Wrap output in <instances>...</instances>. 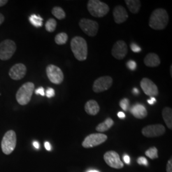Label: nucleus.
Here are the masks:
<instances>
[{
    "label": "nucleus",
    "mask_w": 172,
    "mask_h": 172,
    "mask_svg": "<svg viewBox=\"0 0 172 172\" xmlns=\"http://www.w3.org/2000/svg\"><path fill=\"white\" fill-rule=\"evenodd\" d=\"M169 16L166 10L163 9L154 10L149 18V26L154 30H162L167 26Z\"/></svg>",
    "instance_id": "obj_1"
},
{
    "label": "nucleus",
    "mask_w": 172,
    "mask_h": 172,
    "mask_svg": "<svg viewBox=\"0 0 172 172\" xmlns=\"http://www.w3.org/2000/svg\"><path fill=\"white\" fill-rule=\"evenodd\" d=\"M71 49L78 61H85L87 57V44L84 38L75 36L71 40Z\"/></svg>",
    "instance_id": "obj_2"
},
{
    "label": "nucleus",
    "mask_w": 172,
    "mask_h": 172,
    "mask_svg": "<svg viewBox=\"0 0 172 172\" xmlns=\"http://www.w3.org/2000/svg\"><path fill=\"white\" fill-rule=\"evenodd\" d=\"M34 89V84L33 82H26L19 89L16 93V99L21 105L28 104L33 95Z\"/></svg>",
    "instance_id": "obj_3"
},
{
    "label": "nucleus",
    "mask_w": 172,
    "mask_h": 172,
    "mask_svg": "<svg viewBox=\"0 0 172 172\" xmlns=\"http://www.w3.org/2000/svg\"><path fill=\"white\" fill-rule=\"evenodd\" d=\"M87 10L95 17H103L108 13L110 9L106 3L99 0H89L87 3Z\"/></svg>",
    "instance_id": "obj_4"
},
{
    "label": "nucleus",
    "mask_w": 172,
    "mask_h": 172,
    "mask_svg": "<svg viewBox=\"0 0 172 172\" xmlns=\"http://www.w3.org/2000/svg\"><path fill=\"white\" fill-rule=\"evenodd\" d=\"M17 144V136L14 131L9 130L5 134L1 141V149L6 155H9L14 150Z\"/></svg>",
    "instance_id": "obj_5"
},
{
    "label": "nucleus",
    "mask_w": 172,
    "mask_h": 172,
    "mask_svg": "<svg viewBox=\"0 0 172 172\" xmlns=\"http://www.w3.org/2000/svg\"><path fill=\"white\" fill-rule=\"evenodd\" d=\"M17 47L15 43L11 40H5L0 43V60L7 61L14 54Z\"/></svg>",
    "instance_id": "obj_6"
},
{
    "label": "nucleus",
    "mask_w": 172,
    "mask_h": 172,
    "mask_svg": "<svg viewBox=\"0 0 172 172\" xmlns=\"http://www.w3.org/2000/svg\"><path fill=\"white\" fill-rule=\"evenodd\" d=\"M108 137L106 135L102 133H93L86 136L84 140L82 142L83 147L88 149V148L98 146L99 145L104 143Z\"/></svg>",
    "instance_id": "obj_7"
},
{
    "label": "nucleus",
    "mask_w": 172,
    "mask_h": 172,
    "mask_svg": "<svg viewBox=\"0 0 172 172\" xmlns=\"http://www.w3.org/2000/svg\"><path fill=\"white\" fill-rule=\"evenodd\" d=\"M79 26L82 31L89 36H96L98 32V23L89 19H82L79 21Z\"/></svg>",
    "instance_id": "obj_8"
},
{
    "label": "nucleus",
    "mask_w": 172,
    "mask_h": 172,
    "mask_svg": "<svg viewBox=\"0 0 172 172\" xmlns=\"http://www.w3.org/2000/svg\"><path fill=\"white\" fill-rule=\"evenodd\" d=\"M47 75L50 81L54 84H60L64 80V74L58 66L49 64L46 68Z\"/></svg>",
    "instance_id": "obj_9"
},
{
    "label": "nucleus",
    "mask_w": 172,
    "mask_h": 172,
    "mask_svg": "<svg viewBox=\"0 0 172 172\" xmlns=\"http://www.w3.org/2000/svg\"><path fill=\"white\" fill-rule=\"evenodd\" d=\"M103 158L106 163L111 168L120 169L124 167V164L120 159L119 154L114 150L107 152L104 154Z\"/></svg>",
    "instance_id": "obj_10"
},
{
    "label": "nucleus",
    "mask_w": 172,
    "mask_h": 172,
    "mask_svg": "<svg viewBox=\"0 0 172 172\" xmlns=\"http://www.w3.org/2000/svg\"><path fill=\"white\" fill-rule=\"evenodd\" d=\"M165 126L162 124H152L144 127L142 130V133L147 138H154L163 135L165 133Z\"/></svg>",
    "instance_id": "obj_11"
},
{
    "label": "nucleus",
    "mask_w": 172,
    "mask_h": 172,
    "mask_svg": "<svg viewBox=\"0 0 172 172\" xmlns=\"http://www.w3.org/2000/svg\"><path fill=\"white\" fill-rule=\"evenodd\" d=\"M113 79L111 77L104 76L96 79L93 85V91L95 93H101L108 90L111 87Z\"/></svg>",
    "instance_id": "obj_12"
},
{
    "label": "nucleus",
    "mask_w": 172,
    "mask_h": 172,
    "mask_svg": "<svg viewBox=\"0 0 172 172\" xmlns=\"http://www.w3.org/2000/svg\"><path fill=\"white\" fill-rule=\"evenodd\" d=\"M128 51V45L126 42L122 40H119L115 43L112 47V55L117 60H121L126 57Z\"/></svg>",
    "instance_id": "obj_13"
},
{
    "label": "nucleus",
    "mask_w": 172,
    "mask_h": 172,
    "mask_svg": "<svg viewBox=\"0 0 172 172\" xmlns=\"http://www.w3.org/2000/svg\"><path fill=\"white\" fill-rule=\"evenodd\" d=\"M140 86L144 93L146 95L150 96V97L157 96L159 94V91H158L157 85L152 80L147 79V78H143L142 79Z\"/></svg>",
    "instance_id": "obj_14"
},
{
    "label": "nucleus",
    "mask_w": 172,
    "mask_h": 172,
    "mask_svg": "<svg viewBox=\"0 0 172 172\" xmlns=\"http://www.w3.org/2000/svg\"><path fill=\"white\" fill-rule=\"evenodd\" d=\"M27 72L26 66L22 63H17L13 65L9 71V76L14 80H19L25 77Z\"/></svg>",
    "instance_id": "obj_15"
},
{
    "label": "nucleus",
    "mask_w": 172,
    "mask_h": 172,
    "mask_svg": "<svg viewBox=\"0 0 172 172\" xmlns=\"http://www.w3.org/2000/svg\"><path fill=\"white\" fill-rule=\"evenodd\" d=\"M114 21L115 23L121 24L128 19V14L124 7L120 5L116 6L113 11Z\"/></svg>",
    "instance_id": "obj_16"
},
{
    "label": "nucleus",
    "mask_w": 172,
    "mask_h": 172,
    "mask_svg": "<svg viewBox=\"0 0 172 172\" xmlns=\"http://www.w3.org/2000/svg\"><path fill=\"white\" fill-rule=\"evenodd\" d=\"M131 114L137 119H144L147 115V111L144 105L141 104H136L133 105L130 110Z\"/></svg>",
    "instance_id": "obj_17"
},
{
    "label": "nucleus",
    "mask_w": 172,
    "mask_h": 172,
    "mask_svg": "<svg viewBox=\"0 0 172 172\" xmlns=\"http://www.w3.org/2000/svg\"><path fill=\"white\" fill-rule=\"evenodd\" d=\"M144 64L148 67H156L161 64L159 57L155 53H149L144 58Z\"/></svg>",
    "instance_id": "obj_18"
},
{
    "label": "nucleus",
    "mask_w": 172,
    "mask_h": 172,
    "mask_svg": "<svg viewBox=\"0 0 172 172\" xmlns=\"http://www.w3.org/2000/svg\"><path fill=\"white\" fill-rule=\"evenodd\" d=\"M99 109L100 108L98 102L94 99L88 101L85 105V111L90 115H97L99 112Z\"/></svg>",
    "instance_id": "obj_19"
},
{
    "label": "nucleus",
    "mask_w": 172,
    "mask_h": 172,
    "mask_svg": "<svg viewBox=\"0 0 172 172\" xmlns=\"http://www.w3.org/2000/svg\"><path fill=\"white\" fill-rule=\"evenodd\" d=\"M163 118L167 127L172 129V110L170 107H165L162 112Z\"/></svg>",
    "instance_id": "obj_20"
},
{
    "label": "nucleus",
    "mask_w": 172,
    "mask_h": 172,
    "mask_svg": "<svg viewBox=\"0 0 172 172\" xmlns=\"http://www.w3.org/2000/svg\"><path fill=\"white\" fill-rule=\"evenodd\" d=\"M125 3L127 5L130 11L134 14H136L140 10V1H138V0H126Z\"/></svg>",
    "instance_id": "obj_21"
},
{
    "label": "nucleus",
    "mask_w": 172,
    "mask_h": 172,
    "mask_svg": "<svg viewBox=\"0 0 172 172\" xmlns=\"http://www.w3.org/2000/svg\"><path fill=\"white\" fill-rule=\"evenodd\" d=\"M114 120H113L111 118H107L104 122L99 124L96 126V130L99 133L105 132V131H107V130H108L110 128H112V126L114 125Z\"/></svg>",
    "instance_id": "obj_22"
},
{
    "label": "nucleus",
    "mask_w": 172,
    "mask_h": 172,
    "mask_svg": "<svg viewBox=\"0 0 172 172\" xmlns=\"http://www.w3.org/2000/svg\"><path fill=\"white\" fill-rule=\"evenodd\" d=\"M29 19L31 24L36 28H40L43 26V20L44 19L40 15L33 14L29 17Z\"/></svg>",
    "instance_id": "obj_23"
},
{
    "label": "nucleus",
    "mask_w": 172,
    "mask_h": 172,
    "mask_svg": "<svg viewBox=\"0 0 172 172\" xmlns=\"http://www.w3.org/2000/svg\"><path fill=\"white\" fill-rule=\"evenodd\" d=\"M52 15L59 20L64 19L66 17V13L64 10L60 7H54L52 10Z\"/></svg>",
    "instance_id": "obj_24"
},
{
    "label": "nucleus",
    "mask_w": 172,
    "mask_h": 172,
    "mask_svg": "<svg viewBox=\"0 0 172 172\" xmlns=\"http://www.w3.org/2000/svg\"><path fill=\"white\" fill-rule=\"evenodd\" d=\"M68 36L66 33H60L55 37V42L58 45H64L68 41Z\"/></svg>",
    "instance_id": "obj_25"
},
{
    "label": "nucleus",
    "mask_w": 172,
    "mask_h": 172,
    "mask_svg": "<svg viewBox=\"0 0 172 172\" xmlns=\"http://www.w3.org/2000/svg\"><path fill=\"white\" fill-rule=\"evenodd\" d=\"M57 22L54 19H49L45 23V29L50 33L54 32L56 29Z\"/></svg>",
    "instance_id": "obj_26"
},
{
    "label": "nucleus",
    "mask_w": 172,
    "mask_h": 172,
    "mask_svg": "<svg viewBox=\"0 0 172 172\" xmlns=\"http://www.w3.org/2000/svg\"><path fill=\"white\" fill-rule=\"evenodd\" d=\"M146 155L151 159H155L158 158L157 149L156 147H153L146 150Z\"/></svg>",
    "instance_id": "obj_27"
},
{
    "label": "nucleus",
    "mask_w": 172,
    "mask_h": 172,
    "mask_svg": "<svg viewBox=\"0 0 172 172\" xmlns=\"http://www.w3.org/2000/svg\"><path fill=\"white\" fill-rule=\"evenodd\" d=\"M119 105L122 110L124 111H128L130 107V101L127 98H123L120 100Z\"/></svg>",
    "instance_id": "obj_28"
},
{
    "label": "nucleus",
    "mask_w": 172,
    "mask_h": 172,
    "mask_svg": "<svg viewBox=\"0 0 172 172\" xmlns=\"http://www.w3.org/2000/svg\"><path fill=\"white\" fill-rule=\"evenodd\" d=\"M127 67L131 70H135L136 68V63L135 61L130 60L127 63Z\"/></svg>",
    "instance_id": "obj_29"
},
{
    "label": "nucleus",
    "mask_w": 172,
    "mask_h": 172,
    "mask_svg": "<svg viewBox=\"0 0 172 172\" xmlns=\"http://www.w3.org/2000/svg\"><path fill=\"white\" fill-rule=\"evenodd\" d=\"M46 96L47 97L49 98L54 97V96H55V91L54 90V89L50 87L47 88L46 91Z\"/></svg>",
    "instance_id": "obj_30"
},
{
    "label": "nucleus",
    "mask_w": 172,
    "mask_h": 172,
    "mask_svg": "<svg viewBox=\"0 0 172 172\" xmlns=\"http://www.w3.org/2000/svg\"><path fill=\"white\" fill-rule=\"evenodd\" d=\"M131 49L133 52H135V53H138L140 52L141 51V48L138 45H136L135 43H132L131 44Z\"/></svg>",
    "instance_id": "obj_31"
},
{
    "label": "nucleus",
    "mask_w": 172,
    "mask_h": 172,
    "mask_svg": "<svg viewBox=\"0 0 172 172\" xmlns=\"http://www.w3.org/2000/svg\"><path fill=\"white\" fill-rule=\"evenodd\" d=\"M137 163L139 165H142L145 166L148 165V161L146 157H140L138 159H137Z\"/></svg>",
    "instance_id": "obj_32"
},
{
    "label": "nucleus",
    "mask_w": 172,
    "mask_h": 172,
    "mask_svg": "<svg viewBox=\"0 0 172 172\" xmlns=\"http://www.w3.org/2000/svg\"><path fill=\"white\" fill-rule=\"evenodd\" d=\"M35 94L38 95H41L42 96H45V91L44 87H40L35 90Z\"/></svg>",
    "instance_id": "obj_33"
},
{
    "label": "nucleus",
    "mask_w": 172,
    "mask_h": 172,
    "mask_svg": "<svg viewBox=\"0 0 172 172\" xmlns=\"http://www.w3.org/2000/svg\"><path fill=\"white\" fill-rule=\"evenodd\" d=\"M166 171L172 172V159H170L168 160L167 165H166Z\"/></svg>",
    "instance_id": "obj_34"
},
{
    "label": "nucleus",
    "mask_w": 172,
    "mask_h": 172,
    "mask_svg": "<svg viewBox=\"0 0 172 172\" xmlns=\"http://www.w3.org/2000/svg\"><path fill=\"white\" fill-rule=\"evenodd\" d=\"M147 102L148 103L152 105H154L155 102H156V99H155L154 97H150V99H148L147 100Z\"/></svg>",
    "instance_id": "obj_35"
},
{
    "label": "nucleus",
    "mask_w": 172,
    "mask_h": 172,
    "mask_svg": "<svg viewBox=\"0 0 172 172\" xmlns=\"http://www.w3.org/2000/svg\"><path fill=\"white\" fill-rule=\"evenodd\" d=\"M123 159H124V162L126 164H130V156H129V155L125 154L123 156Z\"/></svg>",
    "instance_id": "obj_36"
},
{
    "label": "nucleus",
    "mask_w": 172,
    "mask_h": 172,
    "mask_svg": "<svg viewBox=\"0 0 172 172\" xmlns=\"http://www.w3.org/2000/svg\"><path fill=\"white\" fill-rule=\"evenodd\" d=\"M44 145H45V149H46V150L50 151V150H51V146H50V144L49 142H45Z\"/></svg>",
    "instance_id": "obj_37"
},
{
    "label": "nucleus",
    "mask_w": 172,
    "mask_h": 172,
    "mask_svg": "<svg viewBox=\"0 0 172 172\" xmlns=\"http://www.w3.org/2000/svg\"><path fill=\"white\" fill-rule=\"evenodd\" d=\"M117 116L119 117L120 118V119H124L125 117H126V115H125V114L124 112H118Z\"/></svg>",
    "instance_id": "obj_38"
},
{
    "label": "nucleus",
    "mask_w": 172,
    "mask_h": 172,
    "mask_svg": "<svg viewBox=\"0 0 172 172\" xmlns=\"http://www.w3.org/2000/svg\"><path fill=\"white\" fill-rule=\"evenodd\" d=\"M8 2H9L8 0H0V7H3Z\"/></svg>",
    "instance_id": "obj_39"
},
{
    "label": "nucleus",
    "mask_w": 172,
    "mask_h": 172,
    "mask_svg": "<svg viewBox=\"0 0 172 172\" xmlns=\"http://www.w3.org/2000/svg\"><path fill=\"white\" fill-rule=\"evenodd\" d=\"M5 21V17L2 13H0V25H1Z\"/></svg>",
    "instance_id": "obj_40"
},
{
    "label": "nucleus",
    "mask_w": 172,
    "mask_h": 172,
    "mask_svg": "<svg viewBox=\"0 0 172 172\" xmlns=\"http://www.w3.org/2000/svg\"><path fill=\"white\" fill-rule=\"evenodd\" d=\"M33 146L36 148V149H38L39 148H40V145H39V143L38 142H36V141H34V142H33Z\"/></svg>",
    "instance_id": "obj_41"
},
{
    "label": "nucleus",
    "mask_w": 172,
    "mask_h": 172,
    "mask_svg": "<svg viewBox=\"0 0 172 172\" xmlns=\"http://www.w3.org/2000/svg\"><path fill=\"white\" fill-rule=\"evenodd\" d=\"M133 93L134 95H138V94L140 93V91H139L138 89H137L136 88H133Z\"/></svg>",
    "instance_id": "obj_42"
},
{
    "label": "nucleus",
    "mask_w": 172,
    "mask_h": 172,
    "mask_svg": "<svg viewBox=\"0 0 172 172\" xmlns=\"http://www.w3.org/2000/svg\"><path fill=\"white\" fill-rule=\"evenodd\" d=\"M88 172H99V171H96V170H90V171H89Z\"/></svg>",
    "instance_id": "obj_43"
}]
</instances>
